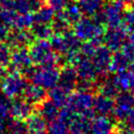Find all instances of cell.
I'll return each instance as SVG.
<instances>
[{"instance_id": "d6a6232c", "label": "cell", "mask_w": 134, "mask_h": 134, "mask_svg": "<svg viewBox=\"0 0 134 134\" xmlns=\"http://www.w3.org/2000/svg\"><path fill=\"white\" fill-rule=\"evenodd\" d=\"M17 12H15L12 8H5L0 7V22L6 24L7 26H12L15 22V19L17 17Z\"/></svg>"}, {"instance_id": "7dc6e473", "label": "cell", "mask_w": 134, "mask_h": 134, "mask_svg": "<svg viewBox=\"0 0 134 134\" xmlns=\"http://www.w3.org/2000/svg\"><path fill=\"white\" fill-rule=\"evenodd\" d=\"M107 1H112V0H107Z\"/></svg>"}, {"instance_id": "8992f818", "label": "cell", "mask_w": 134, "mask_h": 134, "mask_svg": "<svg viewBox=\"0 0 134 134\" xmlns=\"http://www.w3.org/2000/svg\"><path fill=\"white\" fill-rule=\"evenodd\" d=\"M125 12V3L121 0H112L106 4L94 18L100 23L108 25L109 27L119 26L122 23V16Z\"/></svg>"}, {"instance_id": "e575fe53", "label": "cell", "mask_w": 134, "mask_h": 134, "mask_svg": "<svg viewBox=\"0 0 134 134\" xmlns=\"http://www.w3.org/2000/svg\"><path fill=\"white\" fill-rule=\"evenodd\" d=\"M10 47L4 42L0 43V67L5 68L9 63L10 58Z\"/></svg>"}, {"instance_id": "d6986e66", "label": "cell", "mask_w": 134, "mask_h": 134, "mask_svg": "<svg viewBox=\"0 0 134 134\" xmlns=\"http://www.w3.org/2000/svg\"><path fill=\"white\" fill-rule=\"evenodd\" d=\"M90 120L81 114H75L68 124L69 134H90Z\"/></svg>"}, {"instance_id": "836d02e7", "label": "cell", "mask_w": 134, "mask_h": 134, "mask_svg": "<svg viewBox=\"0 0 134 134\" xmlns=\"http://www.w3.org/2000/svg\"><path fill=\"white\" fill-rule=\"evenodd\" d=\"M12 7L15 12L19 14L31 13L30 9V0H10Z\"/></svg>"}, {"instance_id": "cb8c5ba5", "label": "cell", "mask_w": 134, "mask_h": 134, "mask_svg": "<svg viewBox=\"0 0 134 134\" xmlns=\"http://www.w3.org/2000/svg\"><path fill=\"white\" fill-rule=\"evenodd\" d=\"M59 108L50 100V99H44L42 103L39 104V114L46 120L50 121L58 117Z\"/></svg>"}, {"instance_id": "2e32d148", "label": "cell", "mask_w": 134, "mask_h": 134, "mask_svg": "<svg viewBox=\"0 0 134 134\" xmlns=\"http://www.w3.org/2000/svg\"><path fill=\"white\" fill-rule=\"evenodd\" d=\"M22 94L24 95V98L31 105H34V104L39 105L46 98V95H47L44 88H42L34 83L29 84V85L27 84L26 87L24 88Z\"/></svg>"}, {"instance_id": "f1b7e54d", "label": "cell", "mask_w": 134, "mask_h": 134, "mask_svg": "<svg viewBox=\"0 0 134 134\" xmlns=\"http://www.w3.org/2000/svg\"><path fill=\"white\" fill-rule=\"evenodd\" d=\"M102 45V39L100 38H96V39H91V40H87L84 41L83 44H81L80 47V53L87 57V58H92V55L95 53L97 47Z\"/></svg>"}, {"instance_id": "4fadbf2b", "label": "cell", "mask_w": 134, "mask_h": 134, "mask_svg": "<svg viewBox=\"0 0 134 134\" xmlns=\"http://www.w3.org/2000/svg\"><path fill=\"white\" fill-rule=\"evenodd\" d=\"M77 73L72 64L66 65L63 67L62 70H60V77H59V85L63 87L66 91L71 93L76 86L77 82Z\"/></svg>"}, {"instance_id": "4316f807", "label": "cell", "mask_w": 134, "mask_h": 134, "mask_svg": "<svg viewBox=\"0 0 134 134\" xmlns=\"http://www.w3.org/2000/svg\"><path fill=\"white\" fill-rule=\"evenodd\" d=\"M46 130L48 134H69L68 124L59 117L48 121Z\"/></svg>"}, {"instance_id": "bcb514c9", "label": "cell", "mask_w": 134, "mask_h": 134, "mask_svg": "<svg viewBox=\"0 0 134 134\" xmlns=\"http://www.w3.org/2000/svg\"><path fill=\"white\" fill-rule=\"evenodd\" d=\"M111 134H119V133H118V131H114V130H113V131L111 132Z\"/></svg>"}, {"instance_id": "1f68e13d", "label": "cell", "mask_w": 134, "mask_h": 134, "mask_svg": "<svg viewBox=\"0 0 134 134\" xmlns=\"http://www.w3.org/2000/svg\"><path fill=\"white\" fill-rule=\"evenodd\" d=\"M6 130L8 134H27L24 120L14 118V117L7 120Z\"/></svg>"}, {"instance_id": "4dcf8cb0", "label": "cell", "mask_w": 134, "mask_h": 134, "mask_svg": "<svg viewBox=\"0 0 134 134\" xmlns=\"http://www.w3.org/2000/svg\"><path fill=\"white\" fill-rule=\"evenodd\" d=\"M69 25H70V23L64 17L62 12H59L58 15H54V18L51 22V27L53 29V32H55V34L65 32L66 30H68Z\"/></svg>"}, {"instance_id": "ac0fdd59", "label": "cell", "mask_w": 134, "mask_h": 134, "mask_svg": "<svg viewBox=\"0 0 134 134\" xmlns=\"http://www.w3.org/2000/svg\"><path fill=\"white\" fill-rule=\"evenodd\" d=\"M27 134H42L45 133L47 121L39 114V113H31L25 121Z\"/></svg>"}, {"instance_id": "74e56055", "label": "cell", "mask_w": 134, "mask_h": 134, "mask_svg": "<svg viewBox=\"0 0 134 134\" xmlns=\"http://www.w3.org/2000/svg\"><path fill=\"white\" fill-rule=\"evenodd\" d=\"M70 0H48V5L54 10V13L62 12Z\"/></svg>"}, {"instance_id": "f35d334b", "label": "cell", "mask_w": 134, "mask_h": 134, "mask_svg": "<svg viewBox=\"0 0 134 134\" xmlns=\"http://www.w3.org/2000/svg\"><path fill=\"white\" fill-rule=\"evenodd\" d=\"M77 90H82V91H92V89L95 87V83L93 81H88V80H80L79 82H76V86Z\"/></svg>"}, {"instance_id": "7a4b0ae2", "label": "cell", "mask_w": 134, "mask_h": 134, "mask_svg": "<svg viewBox=\"0 0 134 134\" xmlns=\"http://www.w3.org/2000/svg\"><path fill=\"white\" fill-rule=\"evenodd\" d=\"M73 34L81 40V41H87L91 39L102 38L105 28L104 24L100 23L96 18H90L84 17L80 18L75 23H73Z\"/></svg>"}, {"instance_id": "8fae6325", "label": "cell", "mask_w": 134, "mask_h": 134, "mask_svg": "<svg viewBox=\"0 0 134 134\" xmlns=\"http://www.w3.org/2000/svg\"><path fill=\"white\" fill-rule=\"evenodd\" d=\"M111 50L106 47L105 45H99L95 51V53L92 55L91 60L95 66V69L97 71L98 75H105L106 72L109 69L110 61H111Z\"/></svg>"}, {"instance_id": "ab89813d", "label": "cell", "mask_w": 134, "mask_h": 134, "mask_svg": "<svg viewBox=\"0 0 134 134\" xmlns=\"http://www.w3.org/2000/svg\"><path fill=\"white\" fill-rule=\"evenodd\" d=\"M9 35V26L0 22V43L5 42Z\"/></svg>"}, {"instance_id": "3957f363", "label": "cell", "mask_w": 134, "mask_h": 134, "mask_svg": "<svg viewBox=\"0 0 134 134\" xmlns=\"http://www.w3.org/2000/svg\"><path fill=\"white\" fill-rule=\"evenodd\" d=\"M25 75L31 80V82L42 88L51 89L59 83L60 70L57 67H31Z\"/></svg>"}, {"instance_id": "b9f144b4", "label": "cell", "mask_w": 134, "mask_h": 134, "mask_svg": "<svg viewBox=\"0 0 134 134\" xmlns=\"http://www.w3.org/2000/svg\"><path fill=\"white\" fill-rule=\"evenodd\" d=\"M118 133L119 134H134V131H132L126 124H124V121H120L119 127H118Z\"/></svg>"}, {"instance_id": "277c9868", "label": "cell", "mask_w": 134, "mask_h": 134, "mask_svg": "<svg viewBox=\"0 0 134 134\" xmlns=\"http://www.w3.org/2000/svg\"><path fill=\"white\" fill-rule=\"evenodd\" d=\"M26 85L25 77L18 71L5 72L0 77V90L3 96L7 98H15L21 95Z\"/></svg>"}, {"instance_id": "9c48e42d", "label": "cell", "mask_w": 134, "mask_h": 134, "mask_svg": "<svg viewBox=\"0 0 134 134\" xmlns=\"http://www.w3.org/2000/svg\"><path fill=\"white\" fill-rule=\"evenodd\" d=\"M104 43L105 46L108 47L111 51H116L120 49L127 39V29L125 27L114 26L109 27L108 30L104 32Z\"/></svg>"}, {"instance_id": "ffe728a7", "label": "cell", "mask_w": 134, "mask_h": 134, "mask_svg": "<svg viewBox=\"0 0 134 134\" xmlns=\"http://www.w3.org/2000/svg\"><path fill=\"white\" fill-rule=\"evenodd\" d=\"M131 63L132 61L120 49H118L115 51L114 54H112L108 70L111 71L112 73H117V72L127 70Z\"/></svg>"}, {"instance_id": "7402d4cb", "label": "cell", "mask_w": 134, "mask_h": 134, "mask_svg": "<svg viewBox=\"0 0 134 134\" xmlns=\"http://www.w3.org/2000/svg\"><path fill=\"white\" fill-rule=\"evenodd\" d=\"M103 1L104 0H79L77 5L82 14L89 17H93L103 8Z\"/></svg>"}, {"instance_id": "ba28073f", "label": "cell", "mask_w": 134, "mask_h": 134, "mask_svg": "<svg viewBox=\"0 0 134 134\" xmlns=\"http://www.w3.org/2000/svg\"><path fill=\"white\" fill-rule=\"evenodd\" d=\"M8 65L10 66V70L25 74L32 67V62L28 50L25 47L14 48V51L10 52Z\"/></svg>"}, {"instance_id": "7c38bea8", "label": "cell", "mask_w": 134, "mask_h": 134, "mask_svg": "<svg viewBox=\"0 0 134 134\" xmlns=\"http://www.w3.org/2000/svg\"><path fill=\"white\" fill-rule=\"evenodd\" d=\"M32 105L25 98L15 97L9 105V115L18 119H26L32 113Z\"/></svg>"}, {"instance_id": "60d3db41", "label": "cell", "mask_w": 134, "mask_h": 134, "mask_svg": "<svg viewBox=\"0 0 134 134\" xmlns=\"http://www.w3.org/2000/svg\"><path fill=\"white\" fill-rule=\"evenodd\" d=\"M124 122H125L132 131H134V108H132L131 111L128 113V115H127V117L125 118Z\"/></svg>"}, {"instance_id": "7bdbcfd3", "label": "cell", "mask_w": 134, "mask_h": 134, "mask_svg": "<svg viewBox=\"0 0 134 134\" xmlns=\"http://www.w3.org/2000/svg\"><path fill=\"white\" fill-rule=\"evenodd\" d=\"M126 43L130 46V48L133 50L134 52V31H131V34L129 36H127V39H126Z\"/></svg>"}, {"instance_id": "5b68a950", "label": "cell", "mask_w": 134, "mask_h": 134, "mask_svg": "<svg viewBox=\"0 0 134 134\" xmlns=\"http://www.w3.org/2000/svg\"><path fill=\"white\" fill-rule=\"evenodd\" d=\"M93 98L94 96L91 91L77 90L76 92L69 94L67 106H69L75 113L92 119L95 116V112L92 108Z\"/></svg>"}, {"instance_id": "8d00e7d4", "label": "cell", "mask_w": 134, "mask_h": 134, "mask_svg": "<svg viewBox=\"0 0 134 134\" xmlns=\"http://www.w3.org/2000/svg\"><path fill=\"white\" fill-rule=\"evenodd\" d=\"M9 98L5 96H0V117L6 119L9 116Z\"/></svg>"}, {"instance_id": "d4e9b609", "label": "cell", "mask_w": 134, "mask_h": 134, "mask_svg": "<svg viewBox=\"0 0 134 134\" xmlns=\"http://www.w3.org/2000/svg\"><path fill=\"white\" fill-rule=\"evenodd\" d=\"M30 32L32 34L34 38L43 39V40H48V39L53 35V29H52V27H51V24L34 22V24L31 25V30H30Z\"/></svg>"}, {"instance_id": "e0dca14e", "label": "cell", "mask_w": 134, "mask_h": 134, "mask_svg": "<svg viewBox=\"0 0 134 134\" xmlns=\"http://www.w3.org/2000/svg\"><path fill=\"white\" fill-rule=\"evenodd\" d=\"M92 108L94 112L99 115H109L112 114L114 108V100L112 97L106 96L104 94H98L93 98Z\"/></svg>"}, {"instance_id": "6da1fadb", "label": "cell", "mask_w": 134, "mask_h": 134, "mask_svg": "<svg viewBox=\"0 0 134 134\" xmlns=\"http://www.w3.org/2000/svg\"><path fill=\"white\" fill-rule=\"evenodd\" d=\"M29 45L28 53L34 64L41 67H57L61 63V57L52 50L48 40L38 39Z\"/></svg>"}, {"instance_id": "5bb4252c", "label": "cell", "mask_w": 134, "mask_h": 134, "mask_svg": "<svg viewBox=\"0 0 134 134\" xmlns=\"http://www.w3.org/2000/svg\"><path fill=\"white\" fill-rule=\"evenodd\" d=\"M34 41L32 34L27 29H16L13 32H9L6 44L12 48L26 47Z\"/></svg>"}, {"instance_id": "30bf717a", "label": "cell", "mask_w": 134, "mask_h": 134, "mask_svg": "<svg viewBox=\"0 0 134 134\" xmlns=\"http://www.w3.org/2000/svg\"><path fill=\"white\" fill-rule=\"evenodd\" d=\"M72 65L74 66L77 73V77L80 80H88L94 82L97 79V71L90 58L80 54Z\"/></svg>"}, {"instance_id": "52a82bcc", "label": "cell", "mask_w": 134, "mask_h": 134, "mask_svg": "<svg viewBox=\"0 0 134 134\" xmlns=\"http://www.w3.org/2000/svg\"><path fill=\"white\" fill-rule=\"evenodd\" d=\"M134 108V94L130 91L119 92L115 96L112 114L117 121H124L131 109Z\"/></svg>"}, {"instance_id": "484cf974", "label": "cell", "mask_w": 134, "mask_h": 134, "mask_svg": "<svg viewBox=\"0 0 134 134\" xmlns=\"http://www.w3.org/2000/svg\"><path fill=\"white\" fill-rule=\"evenodd\" d=\"M53 18H54V10L49 5L41 6L35 12V15H34V20L37 23L51 24Z\"/></svg>"}, {"instance_id": "c3c4849f", "label": "cell", "mask_w": 134, "mask_h": 134, "mask_svg": "<svg viewBox=\"0 0 134 134\" xmlns=\"http://www.w3.org/2000/svg\"><path fill=\"white\" fill-rule=\"evenodd\" d=\"M42 134H46V133H42Z\"/></svg>"}, {"instance_id": "f546056e", "label": "cell", "mask_w": 134, "mask_h": 134, "mask_svg": "<svg viewBox=\"0 0 134 134\" xmlns=\"http://www.w3.org/2000/svg\"><path fill=\"white\" fill-rule=\"evenodd\" d=\"M64 17L67 19V21L71 24L75 23L81 17H82V12L77 5V3H72V2H69L65 8L62 10Z\"/></svg>"}, {"instance_id": "ee69618b", "label": "cell", "mask_w": 134, "mask_h": 134, "mask_svg": "<svg viewBox=\"0 0 134 134\" xmlns=\"http://www.w3.org/2000/svg\"><path fill=\"white\" fill-rule=\"evenodd\" d=\"M5 120H6V119L0 117V130H2V129L4 128V126H5Z\"/></svg>"}, {"instance_id": "f6af8a7d", "label": "cell", "mask_w": 134, "mask_h": 134, "mask_svg": "<svg viewBox=\"0 0 134 134\" xmlns=\"http://www.w3.org/2000/svg\"><path fill=\"white\" fill-rule=\"evenodd\" d=\"M0 134H8V133H6L5 131H3V129H2V130H0Z\"/></svg>"}, {"instance_id": "44dd1931", "label": "cell", "mask_w": 134, "mask_h": 134, "mask_svg": "<svg viewBox=\"0 0 134 134\" xmlns=\"http://www.w3.org/2000/svg\"><path fill=\"white\" fill-rule=\"evenodd\" d=\"M69 92L66 91L63 87H61L60 85L58 86H54L53 88L49 89V92H48V96H49V99L60 109L64 106L67 105V100H68V96H69Z\"/></svg>"}, {"instance_id": "83f0119b", "label": "cell", "mask_w": 134, "mask_h": 134, "mask_svg": "<svg viewBox=\"0 0 134 134\" xmlns=\"http://www.w3.org/2000/svg\"><path fill=\"white\" fill-rule=\"evenodd\" d=\"M34 15L31 13H24V14H17L13 27L15 29H28L34 24Z\"/></svg>"}, {"instance_id": "d590c367", "label": "cell", "mask_w": 134, "mask_h": 134, "mask_svg": "<svg viewBox=\"0 0 134 134\" xmlns=\"http://www.w3.org/2000/svg\"><path fill=\"white\" fill-rule=\"evenodd\" d=\"M122 22L125 24V28L131 31H134V6L126 9L122 16Z\"/></svg>"}, {"instance_id": "603a6c76", "label": "cell", "mask_w": 134, "mask_h": 134, "mask_svg": "<svg viewBox=\"0 0 134 134\" xmlns=\"http://www.w3.org/2000/svg\"><path fill=\"white\" fill-rule=\"evenodd\" d=\"M99 91H100V94H104V95L112 97V98L115 97L120 92V89L116 82L115 75L106 77L102 82V84H99Z\"/></svg>"}, {"instance_id": "9a60e30c", "label": "cell", "mask_w": 134, "mask_h": 134, "mask_svg": "<svg viewBox=\"0 0 134 134\" xmlns=\"http://www.w3.org/2000/svg\"><path fill=\"white\" fill-rule=\"evenodd\" d=\"M114 124L107 115L94 116L90 120V134H111Z\"/></svg>"}]
</instances>
